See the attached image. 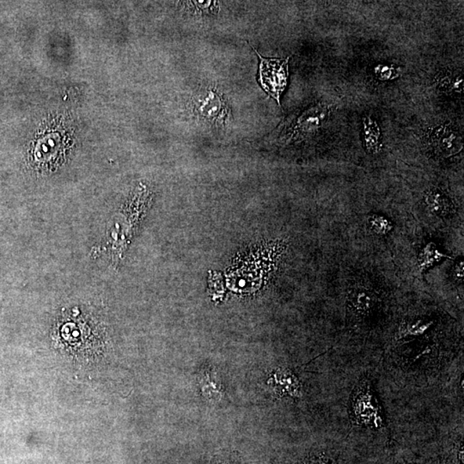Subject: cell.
<instances>
[{"label":"cell","mask_w":464,"mask_h":464,"mask_svg":"<svg viewBox=\"0 0 464 464\" xmlns=\"http://www.w3.org/2000/svg\"><path fill=\"white\" fill-rule=\"evenodd\" d=\"M249 45L259 58L258 82L260 87L281 107V97L288 86L289 60L291 56L285 59L265 58L249 43Z\"/></svg>","instance_id":"6da1fadb"},{"label":"cell","mask_w":464,"mask_h":464,"mask_svg":"<svg viewBox=\"0 0 464 464\" xmlns=\"http://www.w3.org/2000/svg\"><path fill=\"white\" fill-rule=\"evenodd\" d=\"M331 113V106L322 103L304 110L295 119L285 125L281 132V139L286 143L299 142L315 135Z\"/></svg>","instance_id":"7a4b0ae2"},{"label":"cell","mask_w":464,"mask_h":464,"mask_svg":"<svg viewBox=\"0 0 464 464\" xmlns=\"http://www.w3.org/2000/svg\"><path fill=\"white\" fill-rule=\"evenodd\" d=\"M194 111L198 117L210 125H224L231 117L226 100L216 89L208 87L194 97Z\"/></svg>","instance_id":"3957f363"},{"label":"cell","mask_w":464,"mask_h":464,"mask_svg":"<svg viewBox=\"0 0 464 464\" xmlns=\"http://www.w3.org/2000/svg\"><path fill=\"white\" fill-rule=\"evenodd\" d=\"M351 413L358 425L372 427H380L383 425V420L380 414L378 401L368 384L364 383L355 391L351 401Z\"/></svg>","instance_id":"277c9868"},{"label":"cell","mask_w":464,"mask_h":464,"mask_svg":"<svg viewBox=\"0 0 464 464\" xmlns=\"http://www.w3.org/2000/svg\"><path fill=\"white\" fill-rule=\"evenodd\" d=\"M429 140L434 151L443 157H451L458 154L463 148L461 134L449 125L434 128L429 133Z\"/></svg>","instance_id":"5b68a950"},{"label":"cell","mask_w":464,"mask_h":464,"mask_svg":"<svg viewBox=\"0 0 464 464\" xmlns=\"http://www.w3.org/2000/svg\"><path fill=\"white\" fill-rule=\"evenodd\" d=\"M267 384L279 396L292 398L302 397V386L291 370L279 368L271 373Z\"/></svg>","instance_id":"8992f818"},{"label":"cell","mask_w":464,"mask_h":464,"mask_svg":"<svg viewBox=\"0 0 464 464\" xmlns=\"http://www.w3.org/2000/svg\"><path fill=\"white\" fill-rule=\"evenodd\" d=\"M378 302L379 298L376 293L365 286H356L348 293V304L351 313L358 317H365L371 314Z\"/></svg>","instance_id":"52a82bcc"},{"label":"cell","mask_w":464,"mask_h":464,"mask_svg":"<svg viewBox=\"0 0 464 464\" xmlns=\"http://www.w3.org/2000/svg\"><path fill=\"white\" fill-rule=\"evenodd\" d=\"M424 201L426 208L434 215L445 216L453 211L454 206L451 199L445 192L438 188H431L424 195Z\"/></svg>","instance_id":"ba28073f"},{"label":"cell","mask_w":464,"mask_h":464,"mask_svg":"<svg viewBox=\"0 0 464 464\" xmlns=\"http://www.w3.org/2000/svg\"><path fill=\"white\" fill-rule=\"evenodd\" d=\"M363 135L365 149L370 154H379L382 147V133L374 119L365 116L363 118Z\"/></svg>","instance_id":"9c48e42d"},{"label":"cell","mask_w":464,"mask_h":464,"mask_svg":"<svg viewBox=\"0 0 464 464\" xmlns=\"http://www.w3.org/2000/svg\"><path fill=\"white\" fill-rule=\"evenodd\" d=\"M449 258L442 253L434 242H429L422 249L418 257V266L422 272L429 270L434 264L440 262L443 258Z\"/></svg>","instance_id":"30bf717a"},{"label":"cell","mask_w":464,"mask_h":464,"mask_svg":"<svg viewBox=\"0 0 464 464\" xmlns=\"http://www.w3.org/2000/svg\"><path fill=\"white\" fill-rule=\"evenodd\" d=\"M201 389L203 396L210 401H219L222 396L220 383L215 379V376L210 373H204L201 376Z\"/></svg>","instance_id":"8fae6325"},{"label":"cell","mask_w":464,"mask_h":464,"mask_svg":"<svg viewBox=\"0 0 464 464\" xmlns=\"http://www.w3.org/2000/svg\"><path fill=\"white\" fill-rule=\"evenodd\" d=\"M433 324V321L426 322L424 320L408 321L401 325L397 333L399 339L408 336H417L423 335L427 329Z\"/></svg>","instance_id":"7c38bea8"},{"label":"cell","mask_w":464,"mask_h":464,"mask_svg":"<svg viewBox=\"0 0 464 464\" xmlns=\"http://www.w3.org/2000/svg\"><path fill=\"white\" fill-rule=\"evenodd\" d=\"M437 83L441 89L447 90V92H463V81L462 75L440 74L437 78Z\"/></svg>","instance_id":"4fadbf2b"},{"label":"cell","mask_w":464,"mask_h":464,"mask_svg":"<svg viewBox=\"0 0 464 464\" xmlns=\"http://www.w3.org/2000/svg\"><path fill=\"white\" fill-rule=\"evenodd\" d=\"M368 224L373 233L378 235H386L393 229L392 224L386 217L373 215L369 217Z\"/></svg>","instance_id":"5bb4252c"},{"label":"cell","mask_w":464,"mask_h":464,"mask_svg":"<svg viewBox=\"0 0 464 464\" xmlns=\"http://www.w3.org/2000/svg\"><path fill=\"white\" fill-rule=\"evenodd\" d=\"M400 72V68L389 66V65H379L375 68V74L381 81H391V79L397 78L401 75Z\"/></svg>","instance_id":"9a60e30c"},{"label":"cell","mask_w":464,"mask_h":464,"mask_svg":"<svg viewBox=\"0 0 464 464\" xmlns=\"http://www.w3.org/2000/svg\"><path fill=\"white\" fill-rule=\"evenodd\" d=\"M463 268H464L463 260H459V262L456 263L454 267V270H453V277H454L455 281L458 282L463 281V276H464Z\"/></svg>","instance_id":"2e32d148"},{"label":"cell","mask_w":464,"mask_h":464,"mask_svg":"<svg viewBox=\"0 0 464 464\" xmlns=\"http://www.w3.org/2000/svg\"><path fill=\"white\" fill-rule=\"evenodd\" d=\"M304 464H329L328 460L324 458V456H311L309 459H307Z\"/></svg>","instance_id":"e0dca14e"},{"label":"cell","mask_w":464,"mask_h":464,"mask_svg":"<svg viewBox=\"0 0 464 464\" xmlns=\"http://www.w3.org/2000/svg\"><path fill=\"white\" fill-rule=\"evenodd\" d=\"M219 464H227V463H219Z\"/></svg>","instance_id":"ac0fdd59"}]
</instances>
